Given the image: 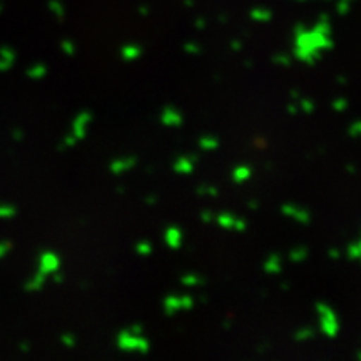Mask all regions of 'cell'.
<instances>
[{
    "instance_id": "7",
    "label": "cell",
    "mask_w": 361,
    "mask_h": 361,
    "mask_svg": "<svg viewBox=\"0 0 361 361\" xmlns=\"http://www.w3.org/2000/svg\"><path fill=\"white\" fill-rule=\"evenodd\" d=\"M196 166V159L194 157H179L178 161H174L173 169L178 174H191Z\"/></svg>"
},
{
    "instance_id": "19",
    "label": "cell",
    "mask_w": 361,
    "mask_h": 361,
    "mask_svg": "<svg viewBox=\"0 0 361 361\" xmlns=\"http://www.w3.org/2000/svg\"><path fill=\"white\" fill-rule=\"evenodd\" d=\"M308 333H310V331H308V329H303V331H301V336H303V338H306V336H308ZM301 336H300V338H301Z\"/></svg>"
},
{
    "instance_id": "11",
    "label": "cell",
    "mask_w": 361,
    "mask_h": 361,
    "mask_svg": "<svg viewBox=\"0 0 361 361\" xmlns=\"http://www.w3.org/2000/svg\"><path fill=\"white\" fill-rule=\"evenodd\" d=\"M200 147L202 151H214V149L219 147V141L214 135H202L200 139Z\"/></svg>"
},
{
    "instance_id": "14",
    "label": "cell",
    "mask_w": 361,
    "mask_h": 361,
    "mask_svg": "<svg viewBox=\"0 0 361 361\" xmlns=\"http://www.w3.org/2000/svg\"><path fill=\"white\" fill-rule=\"evenodd\" d=\"M180 281H183V284H186V286H197V284L202 283V279L197 274H186Z\"/></svg>"
},
{
    "instance_id": "17",
    "label": "cell",
    "mask_w": 361,
    "mask_h": 361,
    "mask_svg": "<svg viewBox=\"0 0 361 361\" xmlns=\"http://www.w3.org/2000/svg\"><path fill=\"white\" fill-rule=\"evenodd\" d=\"M201 219L204 221V223H213L214 214L209 213V211H204V213H201Z\"/></svg>"
},
{
    "instance_id": "1",
    "label": "cell",
    "mask_w": 361,
    "mask_h": 361,
    "mask_svg": "<svg viewBox=\"0 0 361 361\" xmlns=\"http://www.w3.org/2000/svg\"><path fill=\"white\" fill-rule=\"evenodd\" d=\"M164 311L168 314H174L176 311L179 310H191L194 306V300L189 295H184V296H176V295H171L164 300Z\"/></svg>"
},
{
    "instance_id": "10",
    "label": "cell",
    "mask_w": 361,
    "mask_h": 361,
    "mask_svg": "<svg viewBox=\"0 0 361 361\" xmlns=\"http://www.w3.org/2000/svg\"><path fill=\"white\" fill-rule=\"evenodd\" d=\"M251 174H252L251 169L247 168V166L241 164V166H238V168L233 171V180L236 184H243V183H246V180L251 178Z\"/></svg>"
},
{
    "instance_id": "12",
    "label": "cell",
    "mask_w": 361,
    "mask_h": 361,
    "mask_svg": "<svg viewBox=\"0 0 361 361\" xmlns=\"http://www.w3.org/2000/svg\"><path fill=\"white\" fill-rule=\"evenodd\" d=\"M306 258H308V247L305 246L295 247V250H291L290 252V259L296 261V263H301V261H305Z\"/></svg>"
},
{
    "instance_id": "18",
    "label": "cell",
    "mask_w": 361,
    "mask_h": 361,
    "mask_svg": "<svg viewBox=\"0 0 361 361\" xmlns=\"http://www.w3.org/2000/svg\"><path fill=\"white\" fill-rule=\"evenodd\" d=\"M156 202V197L151 196V197H146V204H154Z\"/></svg>"
},
{
    "instance_id": "2",
    "label": "cell",
    "mask_w": 361,
    "mask_h": 361,
    "mask_svg": "<svg viewBox=\"0 0 361 361\" xmlns=\"http://www.w3.org/2000/svg\"><path fill=\"white\" fill-rule=\"evenodd\" d=\"M281 213L284 216H288V218L295 219L296 223H301V224H308L310 223V213L303 207L296 206V204H291V202H286V204L281 206Z\"/></svg>"
},
{
    "instance_id": "16",
    "label": "cell",
    "mask_w": 361,
    "mask_h": 361,
    "mask_svg": "<svg viewBox=\"0 0 361 361\" xmlns=\"http://www.w3.org/2000/svg\"><path fill=\"white\" fill-rule=\"evenodd\" d=\"M197 192H200V194H209V196H216V194H218V189L213 188V186H200Z\"/></svg>"
},
{
    "instance_id": "6",
    "label": "cell",
    "mask_w": 361,
    "mask_h": 361,
    "mask_svg": "<svg viewBox=\"0 0 361 361\" xmlns=\"http://www.w3.org/2000/svg\"><path fill=\"white\" fill-rule=\"evenodd\" d=\"M135 166V159L134 157H126V159H116L112 161L109 164V169L112 174L119 176V174H124L128 173L129 169H133Z\"/></svg>"
},
{
    "instance_id": "3",
    "label": "cell",
    "mask_w": 361,
    "mask_h": 361,
    "mask_svg": "<svg viewBox=\"0 0 361 361\" xmlns=\"http://www.w3.org/2000/svg\"><path fill=\"white\" fill-rule=\"evenodd\" d=\"M214 219H216V223H218L223 229H234V231H245V229H246V221L239 219L233 214L223 213Z\"/></svg>"
},
{
    "instance_id": "9",
    "label": "cell",
    "mask_w": 361,
    "mask_h": 361,
    "mask_svg": "<svg viewBox=\"0 0 361 361\" xmlns=\"http://www.w3.org/2000/svg\"><path fill=\"white\" fill-rule=\"evenodd\" d=\"M90 121H92V116H90V112H82L78 117V121H75V137H84L85 135V128L90 124Z\"/></svg>"
},
{
    "instance_id": "13",
    "label": "cell",
    "mask_w": 361,
    "mask_h": 361,
    "mask_svg": "<svg viewBox=\"0 0 361 361\" xmlns=\"http://www.w3.org/2000/svg\"><path fill=\"white\" fill-rule=\"evenodd\" d=\"M134 250L139 256H149L152 252V245L149 241H139L137 245H135Z\"/></svg>"
},
{
    "instance_id": "8",
    "label": "cell",
    "mask_w": 361,
    "mask_h": 361,
    "mask_svg": "<svg viewBox=\"0 0 361 361\" xmlns=\"http://www.w3.org/2000/svg\"><path fill=\"white\" fill-rule=\"evenodd\" d=\"M283 269V261L279 255H269L268 259L264 261V271L269 274H278Z\"/></svg>"
},
{
    "instance_id": "15",
    "label": "cell",
    "mask_w": 361,
    "mask_h": 361,
    "mask_svg": "<svg viewBox=\"0 0 361 361\" xmlns=\"http://www.w3.org/2000/svg\"><path fill=\"white\" fill-rule=\"evenodd\" d=\"M300 107H301V111L303 112H313V102L310 101V99H301L300 101Z\"/></svg>"
},
{
    "instance_id": "4",
    "label": "cell",
    "mask_w": 361,
    "mask_h": 361,
    "mask_svg": "<svg viewBox=\"0 0 361 361\" xmlns=\"http://www.w3.org/2000/svg\"><path fill=\"white\" fill-rule=\"evenodd\" d=\"M184 117L180 112L176 109V107H164L161 112V123L164 126H168V128H179L180 124H183Z\"/></svg>"
},
{
    "instance_id": "5",
    "label": "cell",
    "mask_w": 361,
    "mask_h": 361,
    "mask_svg": "<svg viewBox=\"0 0 361 361\" xmlns=\"http://www.w3.org/2000/svg\"><path fill=\"white\" fill-rule=\"evenodd\" d=\"M164 239L166 245H168L171 250H179L180 245H183V231H180L178 226H171V228L166 229Z\"/></svg>"
}]
</instances>
